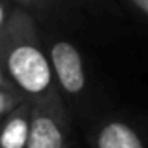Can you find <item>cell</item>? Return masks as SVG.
<instances>
[{"instance_id": "obj_2", "label": "cell", "mask_w": 148, "mask_h": 148, "mask_svg": "<svg viewBox=\"0 0 148 148\" xmlns=\"http://www.w3.org/2000/svg\"><path fill=\"white\" fill-rule=\"evenodd\" d=\"M26 148H69V120L62 96L32 103Z\"/></svg>"}, {"instance_id": "obj_3", "label": "cell", "mask_w": 148, "mask_h": 148, "mask_svg": "<svg viewBox=\"0 0 148 148\" xmlns=\"http://www.w3.org/2000/svg\"><path fill=\"white\" fill-rule=\"evenodd\" d=\"M47 58L53 71V79L58 92L66 96H79L86 86V73L84 62L79 49L68 40H54L51 41Z\"/></svg>"}, {"instance_id": "obj_4", "label": "cell", "mask_w": 148, "mask_h": 148, "mask_svg": "<svg viewBox=\"0 0 148 148\" xmlns=\"http://www.w3.org/2000/svg\"><path fill=\"white\" fill-rule=\"evenodd\" d=\"M32 120V101H23L0 122V148H26Z\"/></svg>"}, {"instance_id": "obj_9", "label": "cell", "mask_w": 148, "mask_h": 148, "mask_svg": "<svg viewBox=\"0 0 148 148\" xmlns=\"http://www.w3.org/2000/svg\"><path fill=\"white\" fill-rule=\"evenodd\" d=\"M0 90H2V92H17V90H15V86L8 81V77L4 75L2 71H0Z\"/></svg>"}, {"instance_id": "obj_7", "label": "cell", "mask_w": 148, "mask_h": 148, "mask_svg": "<svg viewBox=\"0 0 148 148\" xmlns=\"http://www.w3.org/2000/svg\"><path fill=\"white\" fill-rule=\"evenodd\" d=\"M13 10H15V2H0V36H2L6 25L10 23Z\"/></svg>"}, {"instance_id": "obj_8", "label": "cell", "mask_w": 148, "mask_h": 148, "mask_svg": "<svg viewBox=\"0 0 148 148\" xmlns=\"http://www.w3.org/2000/svg\"><path fill=\"white\" fill-rule=\"evenodd\" d=\"M126 8L148 21V0H130V2H126Z\"/></svg>"}, {"instance_id": "obj_5", "label": "cell", "mask_w": 148, "mask_h": 148, "mask_svg": "<svg viewBox=\"0 0 148 148\" xmlns=\"http://www.w3.org/2000/svg\"><path fill=\"white\" fill-rule=\"evenodd\" d=\"M96 148H146L141 135L124 120H109L101 124L94 135Z\"/></svg>"}, {"instance_id": "obj_6", "label": "cell", "mask_w": 148, "mask_h": 148, "mask_svg": "<svg viewBox=\"0 0 148 148\" xmlns=\"http://www.w3.org/2000/svg\"><path fill=\"white\" fill-rule=\"evenodd\" d=\"M23 101H26V98L21 92H2L0 90V122H2L17 105H21Z\"/></svg>"}, {"instance_id": "obj_1", "label": "cell", "mask_w": 148, "mask_h": 148, "mask_svg": "<svg viewBox=\"0 0 148 148\" xmlns=\"http://www.w3.org/2000/svg\"><path fill=\"white\" fill-rule=\"evenodd\" d=\"M0 71L28 101L60 96L53 79L47 51L40 40L36 19L17 6L0 36Z\"/></svg>"}]
</instances>
